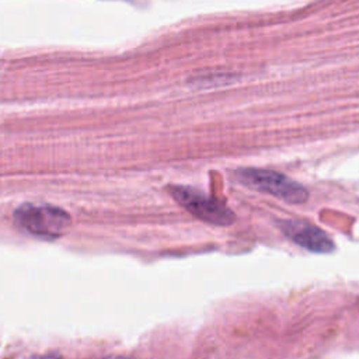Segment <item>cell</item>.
Masks as SVG:
<instances>
[{"label":"cell","instance_id":"5","mask_svg":"<svg viewBox=\"0 0 359 359\" xmlns=\"http://www.w3.org/2000/svg\"><path fill=\"white\" fill-rule=\"evenodd\" d=\"M107 359H132V358H125V356H116V358H107Z\"/></svg>","mask_w":359,"mask_h":359},{"label":"cell","instance_id":"3","mask_svg":"<svg viewBox=\"0 0 359 359\" xmlns=\"http://www.w3.org/2000/svg\"><path fill=\"white\" fill-rule=\"evenodd\" d=\"M168 191L181 206L206 223L227 226L236 220L234 213L227 206L195 188L171 185Z\"/></svg>","mask_w":359,"mask_h":359},{"label":"cell","instance_id":"2","mask_svg":"<svg viewBox=\"0 0 359 359\" xmlns=\"http://www.w3.org/2000/svg\"><path fill=\"white\" fill-rule=\"evenodd\" d=\"M14 222L21 229L39 237H59L67 231L72 220L60 208L43 203H24L14 212Z\"/></svg>","mask_w":359,"mask_h":359},{"label":"cell","instance_id":"4","mask_svg":"<svg viewBox=\"0 0 359 359\" xmlns=\"http://www.w3.org/2000/svg\"><path fill=\"white\" fill-rule=\"evenodd\" d=\"M279 227L283 234L289 237L293 243L313 252H330L335 247L328 234L304 220H282L279 223Z\"/></svg>","mask_w":359,"mask_h":359},{"label":"cell","instance_id":"1","mask_svg":"<svg viewBox=\"0 0 359 359\" xmlns=\"http://www.w3.org/2000/svg\"><path fill=\"white\" fill-rule=\"evenodd\" d=\"M236 178L245 187L269 194L287 203H303L309 198V191L286 175L264 168H241L236 171Z\"/></svg>","mask_w":359,"mask_h":359}]
</instances>
